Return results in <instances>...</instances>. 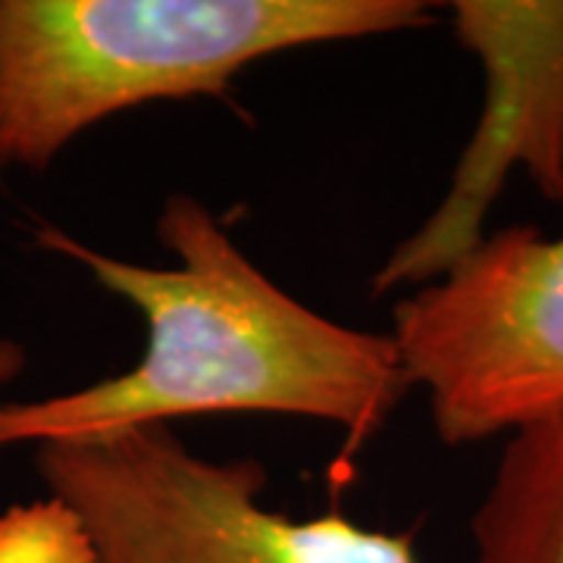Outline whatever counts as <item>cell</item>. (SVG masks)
I'll use <instances>...</instances> for the list:
<instances>
[{
    "instance_id": "8",
    "label": "cell",
    "mask_w": 563,
    "mask_h": 563,
    "mask_svg": "<svg viewBox=\"0 0 563 563\" xmlns=\"http://www.w3.org/2000/svg\"><path fill=\"white\" fill-rule=\"evenodd\" d=\"M25 366V354L16 342L0 339V385H7L10 379H16Z\"/></svg>"
},
{
    "instance_id": "9",
    "label": "cell",
    "mask_w": 563,
    "mask_h": 563,
    "mask_svg": "<svg viewBox=\"0 0 563 563\" xmlns=\"http://www.w3.org/2000/svg\"><path fill=\"white\" fill-rule=\"evenodd\" d=\"M561 203H563V195H561Z\"/></svg>"
},
{
    "instance_id": "3",
    "label": "cell",
    "mask_w": 563,
    "mask_h": 563,
    "mask_svg": "<svg viewBox=\"0 0 563 563\" xmlns=\"http://www.w3.org/2000/svg\"><path fill=\"white\" fill-rule=\"evenodd\" d=\"M35 470L88 526L95 563H420L407 532L263 507V463L201 457L169 426L35 444Z\"/></svg>"
},
{
    "instance_id": "4",
    "label": "cell",
    "mask_w": 563,
    "mask_h": 563,
    "mask_svg": "<svg viewBox=\"0 0 563 563\" xmlns=\"http://www.w3.org/2000/svg\"><path fill=\"white\" fill-rule=\"evenodd\" d=\"M391 342L444 444L510 435L563 407V235H485L395 303Z\"/></svg>"
},
{
    "instance_id": "2",
    "label": "cell",
    "mask_w": 563,
    "mask_h": 563,
    "mask_svg": "<svg viewBox=\"0 0 563 563\" xmlns=\"http://www.w3.org/2000/svg\"><path fill=\"white\" fill-rule=\"evenodd\" d=\"M429 20L420 0H0V169H47L101 120L222 95L282 51Z\"/></svg>"
},
{
    "instance_id": "6",
    "label": "cell",
    "mask_w": 563,
    "mask_h": 563,
    "mask_svg": "<svg viewBox=\"0 0 563 563\" xmlns=\"http://www.w3.org/2000/svg\"><path fill=\"white\" fill-rule=\"evenodd\" d=\"M473 544L476 563H563V407L507 435Z\"/></svg>"
},
{
    "instance_id": "5",
    "label": "cell",
    "mask_w": 563,
    "mask_h": 563,
    "mask_svg": "<svg viewBox=\"0 0 563 563\" xmlns=\"http://www.w3.org/2000/svg\"><path fill=\"white\" fill-rule=\"evenodd\" d=\"M451 20L483 66L479 122L448 195L385 261L376 291L429 285L466 257L488 235L485 217L514 169H526L544 198L561 203L563 0H457Z\"/></svg>"
},
{
    "instance_id": "1",
    "label": "cell",
    "mask_w": 563,
    "mask_h": 563,
    "mask_svg": "<svg viewBox=\"0 0 563 563\" xmlns=\"http://www.w3.org/2000/svg\"><path fill=\"white\" fill-rule=\"evenodd\" d=\"M173 266L91 251L60 232L38 242L69 254L147 322L141 361L120 376L29 404H0V448L95 439L185 417L279 413L339 426L369 442L407 395L391 335L329 320L288 295L191 195L157 217Z\"/></svg>"
},
{
    "instance_id": "7",
    "label": "cell",
    "mask_w": 563,
    "mask_h": 563,
    "mask_svg": "<svg viewBox=\"0 0 563 563\" xmlns=\"http://www.w3.org/2000/svg\"><path fill=\"white\" fill-rule=\"evenodd\" d=\"M95 539L60 498L16 504L0 514V563H95Z\"/></svg>"
}]
</instances>
